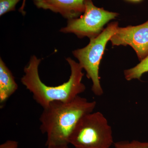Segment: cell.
Instances as JSON below:
<instances>
[{"label": "cell", "instance_id": "4", "mask_svg": "<svg viewBox=\"0 0 148 148\" xmlns=\"http://www.w3.org/2000/svg\"><path fill=\"white\" fill-rule=\"evenodd\" d=\"M118 27V22H112L99 36L90 39V42L86 46L73 52L74 56L78 60L79 64L86 72V77L92 81L91 90L96 96H101L103 93L99 75L101 59L107 43Z\"/></svg>", "mask_w": 148, "mask_h": 148}, {"label": "cell", "instance_id": "11", "mask_svg": "<svg viewBox=\"0 0 148 148\" xmlns=\"http://www.w3.org/2000/svg\"><path fill=\"white\" fill-rule=\"evenodd\" d=\"M21 0H0V16L15 10L16 5Z\"/></svg>", "mask_w": 148, "mask_h": 148}, {"label": "cell", "instance_id": "12", "mask_svg": "<svg viewBox=\"0 0 148 148\" xmlns=\"http://www.w3.org/2000/svg\"><path fill=\"white\" fill-rule=\"evenodd\" d=\"M18 143L13 140H8L0 145V148H18Z\"/></svg>", "mask_w": 148, "mask_h": 148}, {"label": "cell", "instance_id": "13", "mask_svg": "<svg viewBox=\"0 0 148 148\" xmlns=\"http://www.w3.org/2000/svg\"><path fill=\"white\" fill-rule=\"evenodd\" d=\"M69 145H51L47 146V148H69Z\"/></svg>", "mask_w": 148, "mask_h": 148}, {"label": "cell", "instance_id": "5", "mask_svg": "<svg viewBox=\"0 0 148 148\" xmlns=\"http://www.w3.org/2000/svg\"><path fill=\"white\" fill-rule=\"evenodd\" d=\"M85 5L84 14L79 18L68 20L67 25L61 29L60 32L73 33L80 38L87 37L90 39L99 36L104 30V26L118 15L97 7L92 0H85Z\"/></svg>", "mask_w": 148, "mask_h": 148}, {"label": "cell", "instance_id": "9", "mask_svg": "<svg viewBox=\"0 0 148 148\" xmlns=\"http://www.w3.org/2000/svg\"><path fill=\"white\" fill-rule=\"evenodd\" d=\"M148 72V55L137 66L131 69L125 70V77L127 81L133 79H140L143 74Z\"/></svg>", "mask_w": 148, "mask_h": 148}, {"label": "cell", "instance_id": "15", "mask_svg": "<svg viewBox=\"0 0 148 148\" xmlns=\"http://www.w3.org/2000/svg\"><path fill=\"white\" fill-rule=\"evenodd\" d=\"M126 1L138 3L140 2H141V1H143V0H126Z\"/></svg>", "mask_w": 148, "mask_h": 148}, {"label": "cell", "instance_id": "8", "mask_svg": "<svg viewBox=\"0 0 148 148\" xmlns=\"http://www.w3.org/2000/svg\"><path fill=\"white\" fill-rule=\"evenodd\" d=\"M18 86L12 73L0 58V104L2 107L18 89Z\"/></svg>", "mask_w": 148, "mask_h": 148}, {"label": "cell", "instance_id": "3", "mask_svg": "<svg viewBox=\"0 0 148 148\" xmlns=\"http://www.w3.org/2000/svg\"><path fill=\"white\" fill-rule=\"evenodd\" d=\"M69 143L75 148H110L114 143L112 127L101 112L87 114L76 125Z\"/></svg>", "mask_w": 148, "mask_h": 148}, {"label": "cell", "instance_id": "1", "mask_svg": "<svg viewBox=\"0 0 148 148\" xmlns=\"http://www.w3.org/2000/svg\"><path fill=\"white\" fill-rule=\"evenodd\" d=\"M96 101L79 96L68 102L55 101L43 108L40 129L47 135L45 146L69 145L70 135L82 117L93 112Z\"/></svg>", "mask_w": 148, "mask_h": 148}, {"label": "cell", "instance_id": "14", "mask_svg": "<svg viewBox=\"0 0 148 148\" xmlns=\"http://www.w3.org/2000/svg\"><path fill=\"white\" fill-rule=\"evenodd\" d=\"M25 2H26V0H23L22 5H21V7L19 9V11H20V12L22 14H24V15L25 14V12L24 11V8L25 6Z\"/></svg>", "mask_w": 148, "mask_h": 148}, {"label": "cell", "instance_id": "2", "mask_svg": "<svg viewBox=\"0 0 148 148\" xmlns=\"http://www.w3.org/2000/svg\"><path fill=\"white\" fill-rule=\"evenodd\" d=\"M71 68L69 80L57 86H49L42 81L39 75L38 67L41 60L33 56L24 67V75L21 81L27 89L33 94L37 103L45 108L51 102H68L84 92L86 86L82 82L83 69L79 63L70 58L66 59Z\"/></svg>", "mask_w": 148, "mask_h": 148}, {"label": "cell", "instance_id": "7", "mask_svg": "<svg viewBox=\"0 0 148 148\" xmlns=\"http://www.w3.org/2000/svg\"><path fill=\"white\" fill-rule=\"evenodd\" d=\"M85 0H33L38 8L49 10L68 20L78 18L85 9Z\"/></svg>", "mask_w": 148, "mask_h": 148}, {"label": "cell", "instance_id": "10", "mask_svg": "<svg viewBox=\"0 0 148 148\" xmlns=\"http://www.w3.org/2000/svg\"><path fill=\"white\" fill-rule=\"evenodd\" d=\"M115 148H148V142H141L137 140L122 141L114 143Z\"/></svg>", "mask_w": 148, "mask_h": 148}, {"label": "cell", "instance_id": "6", "mask_svg": "<svg viewBox=\"0 0 148 148\" xmlns=\"http://www.w3.org/2000/svg\"><path fill=\"white\" fill-rule=\"evenodd\" d=\"M110 40L113 46H130L142 61L148 55V20L138 26L118 27Z\"/></svg>", "mask_w": 148, "mask_h": 148}]
</instances>
